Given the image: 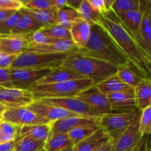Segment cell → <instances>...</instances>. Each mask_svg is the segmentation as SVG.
Returning <instances> with one entry per match:
<instances>
[{
  "label": "cell",
  "mask_w": 151,
  "mask_h": 151,
  "mask_svg": "<svg viewBox=\"0 0 151 151\" xmlns=\"http://www.w3.org/2000/svg\"><path fill=\"white\" fill-rule=\"evenodd\" d=\"M44 143L28 137H21L15 144L13 151H38L44 147Z\"/></svg>",
  "instance_id": "34"
},
{
  "label": "cell",
  "mask_w": 151,
  "mask_h": 151,
  "mask_svg": "<svg viewBox=\"0 0 151 151\" xmlns=\"http://www.w3.org/2000/svg\"><path fill=\"white\" fill-rule=\"evenodd\" d=\"M0 144H1V134H0Z\"/></svg>",
  "instance_id": "54"
},
{
  "label": "cell",
  "mask_w": 151,
  "mask_h": 151,
  "mask_svg": "<svg viewBox=\"0 0 151 151\" xmlns=\"http://www.w3.org/2000/svg\"><path fill=\"white\" fill-rule=\"evenodd\" d=\"M94 86L88 78L73 80L56 83L35 85L29 88L34 100L49 98L74 97L83 90Z\"/></svg>",
  "instance_id": "4"
},
{
  "label": "cell",
  "mask_w": 151,
  "mask_h": 151,
  "mask_svg": "<svg viewBox=\"0 0 151 151\" xmlns=\"http://www.w3.org/2000/svg\"><path fill=\"white\" fill-rule=\"evenodd\" d=\"M100 25L110 34L130 63L143 78H150V58L127 32L111 10L102 15Z\"/></svg>",
  "instance_id": "1"
},
{
  "label": "cell",
  "mask_w": 151,
  "mask_h": 151,
  "mask_svg": "<svg viewBox=\"0 0 151 151\" xmlns=\"http://www.w3.org/2000/svg\"><path fill=\"white\" fill-rule=\"evenodd\" d=\"M72 40H60L56 43L41 45H29L26 52L41 54H63L78 52Z\"/></svg>",
  "instance_id": "18"
},
{
  "label": "cell",
  "mask_w": 151,
  "mask_h": 151,
  "mask_svg": "<svg viewBox=\"0 0 151 151\" xmlns=\"http://www.w3.org/2000/svg\"><path fill=\"white\" fill-rule=\"evenodd\" d=\"M7 108L6 107V106H4V105L0 103V120H1V117H2L3 114H4V113L5 112V111L7 110Z\"/></svg>",
  "instance_id": "51"
},
{
  "label": "cell",
  "mask_w": 151,
  "mask_h": 151,
  "mask_svg": "<svg viewBox=\"0 0 151 151\" xmlns=\"http://www.w3.org/2000/svg\"><path fill=\"white\" fill-rule=\"evenodd\" d=\"M142 11L131 10L121 15L119 18L127 32L139 44V29L142 20Z\"/></svg>",
  "instance_id": "22"
},
{
  "label": "cell",
  "mask_w": 151,
  "mask_h": 151,
  "mask_svg": "<svg viewBox=\"0 0 151 151\" xmlns=\"http://www.w3.org/2000/svg\"><path fill=\"white\" fill-rule=\"evenodd\" d=\"M78 52L117 68L131 63L110 34L100 24L91 26L89 39L85 47L78 50Z\"/></svg>",
  "instance_id": "2"
},
{
  "label": "cell",
  "mask_w": 151,
  "mask_h": 151,
  "mask_svg": "<svg viewBox=\"0 0 151 151\" xmlns=\"http://www.w3.org/2000/svg\"><path fill=\"white\" fill-rule=\"evenodd\" d=\"M20 11L22 15L15 27L12 29L11 34L29 36L42 29V27L29 13H27L23 7L20 9Z\"/></svg>",
  "instance_id": "21"
},
{
  "label": "cell",
  "mask_w": 151,
  "mask_h": 151,
  "mask_svg": "<svg viewBox=\"0 0 151 151\" xmlns=\"http://www.w3.org/2000/svg\"><path fill=\"white\" fill-rule=\"evenodd\" d=\"M0 86L12 87L9 69H0Z\"/></svg>",
  "instance_id": "42"
},
{
  "label": "cell",
  "mask_w": 151,
  "mask_h": 151,
  "mask_svg": "<svg viewBox=\"0 0 151 151\" xmlns=\"http://www.w3.org/2000/svg\"><path fill=\"white\" fill-rule=\"evenodd\" d=\"M70 53L41 54L25 52L19 55L12 63L10 69H28L34 70L52 69L61 67L63 60Z\"/></svg>",
  "instance_id": "5"
},
{
  "label": "cell",
  "mask_w": 151,
  "mask_h": 151,
  "mask_svg": "<svg viewBox=\"0 0 151 151\" xmlns=\"http://www.w3.org/2000/svg\"><path fill=\"white\" fill-rule=\"evenodd\" d=\"M88 2L93 10L99 12L102 15L106 13L104 0H88Z\"/></svg>",
  "instance_id": "43"
},
{
  "label": "cell",
  "mask_w": 151,
  "mask_h": 151,
  "mask_svg": "<svg viewBox=\"0 0 151 151\" xmlns=\"http://www.w3.org/2000/svg\"><path fill=\"white\" fill-rule=\"evenodd\" d=\"M84 78L80 74L70 69L63 67L55 68L51 69V72L40 80L36 85H45V84L56 83L66 82V81H73V80L83 79Z\"/></svg>",
  "instance_id": "20"
},
{
  "label": "cell",
  "mask_w": 151,
  "mask_h": 151,
  "mask_svg": "<svg viewBox=\"0 0 151 151\" xmlns=\"http://www.w3.org/2000/svg\"><path fill=\"white\" fill-rule=\"evenodd\" d=\"M66 1H67V7L69 8L78 11L83 0H66Z\"/></svg>",
  "instance_id": "47"
},
{
  "label": "cell",
  "mask_w": 151,
  "mask_h": 151,
  "mask_svg": "<svg viewBox=\"0 0 151 151\" xmlns=\"http://www.w3.org/2000/svg\"><path fill=\"white\" fill-rule=\"evenodd\" d=\"M70 147H73V144L67 134L63 133L50 134L44 145L46 151H63Z\"/></svg>",
  "instance_id": "26"
},
{
  "label": "cell",
  "mask_w": 151,
  "mask_h": 151,
  "mask_svg": "<svg viewBox=\"0 0 151 151\" xmlns=\"http://www.w3.org/2000/svg\"><path fill=\"white\" fill-rule=\"evenodd\" d=\"M23 7L19 0H0V9L7 10H19Z\"/></svg>",
  "instance_id": "40"
},
{
  "label": "cell",
  "mask_w": 151,
  "mask_h": 151,
  "mask_svg": "<svg viewBox=\"0 0 151 151\" xmlns=\"http://www.w3.org/2000/svg\"><path fill=\"white\" fill-rule=\"evenodd\" d=\"M38 151H46V150H44V147H43V148H41V150H38Z\"/></svg>",
  "instance_id": "53"
},
{
  "label": "cell",
  "mask_w": 151,
  "mask_h": 151,
  "mask_svg": "<svg viewBox=\"0 0 151 151\" xmlns=\"http://www.w3.org/2000/svg\"><path fill=\"white\" fill-rule=\"evenodd\" d=\"M140 0H114L111 10L117 17L126 12L139 10Z\"/></svg>",
  "instance_id": "33"
},
{
  "label": "cell",
  "mask_w": 151,
  "mask_h": 151,
  "mask_svg": "<svg viewBox=\"0 0 151 151\" xmlns=\"http://www.w3.org/2000/svg\"><path fill=\"white\" fill-rule=\"evenodd\" d=\"M24 7L32 10H41L53 8L54 0H29Z\"/></svg>",
  "instance_id": "39"
},
{
  "label": "cell",
  "mask_w": 151,
  "mask_h": 151,
  "mask_svg": "<svg viewBox=\"0 0 151 151\" xmlns=\"http://www.w3.org/2000/svg\"><path fill=\"white\" fill-rule=\"evenodd\" d=\"M20 138L21 137L19 136V137H16V138L14 140H13V141L0 144V151H13L15 144H16V142H17Z\"/></svg>",
  "instance_id": "45"
},
{
  "label": "cell",
  "mask_w": 151,
  "mask_h": 151,
  "mask_svg": "<svg viewBox=\"0 0 151 151\" xmlns=\"http://www.w3.org/2000/svg\"><path fill=\"white\" fill-rule=\"evenodd\" d=\"M116 76L126 85L134 88L142 79V76L139 73L131 63L117 68Z\"/></svg>",
  "instance_id": "29"
},
{
  "label": "cell",
  "mask_w": 151,
  "mask_h": 151,
  "mask_svg": "<svg viewBox=\"0 0 151 151\" xmlns=\"http://www.w3.org/2000/svg\"><path fill=\"white\" fill-rule=\"evenodd\" d=\"M71 38L78 50L83 48L88 42L91 33V26L81 18L72 22L69 29Z\"/></svg>",
  "instance_id": "19"
},
{
  "label": "cell",
  "mask_w": 151,
  "mask_h": 151,
  "mask_svg": "<svg viewBox=\"0 0 151 151\" xmlns=\"http://www.w3.org/2000/svg\"><path fill=\"white\" fill-rule=\"evenodd\" d=\"M109 141L110 140L107 134L99 128L89 137L74 145L73 151H97Z\"/></svg>",
  "instance_id": "23"
},
{
  "label": "cell",
  "mask_w": 151,
  "mask_h": 151,
  "mask_svg": "<svg viewBox=\"0 0 151 151\" xmlns=\"http://www.w3.org/2000/svg\"><path fill=\"white\" fill-rule=\"evenodd\" d=\"M99 119L88 118L84 116H72L51 122V133L67 134L69 131L75 128L82 126L99 127Z\"/></svg>",
  "instance_id": "15"
},
{
  "label": "cell",
  "mask_w": 151,
  "mask_h": 151,
  "mask_svg": "<svg viewBox=\"0 0 151 151\" xmlns=\"http://www.w3.org/2000/svg\"><path fill=\"white\" fill-rule=\"evenodd\" d=\"M22 13L20 10L16 11L11 16L7 18L4 21L0 23V35H10L11 31L17 24Z\"/></svg>",
  "instance_id": "38"
},
{
  "label": "cell",
  "mask_w": 151,
  "mask_h": 151,
  "mask_svg": "<svg viewBox=\"0 0 151 151\" xmlns=\"http://www.w3.org/2000/svg\"><path fill=\"white\" fill-rule=\"evenodd\" d=\"M38 101L49 106H57L81 116L99 119L103 114L91 106L75 97L41 99Z\"/></svg>",
  "instance_id": "7"
},
{
  "label": "cell",
  "mask_w": 151,
  "mask_h": 151,
  "mask_svg": "<svg viewBox=\"0 0 151 151\" xmlns=\"http://www.w3.org/2000/svg\"><path fill=\"white\" fill-rule=\"evenodd\" d=\"M28 36L19 35H0V53L19 55L26 52L29 47Z\"/></svg>",
  "instance_id": "17"
},
{
  "label": "cell",
  "mask_w": 151,
  "mask_h": 151,
  "mask_svg": "<svg viewBox=\"0 0 151 151\" xmlns=\"http://www.w3.org/2000/svg\"><path fill=\"white\" fill-rule=\"evenodd\" d=\"M1 121L10 122L21 128L50 123V121L38 116L26 107L7 109L3 114Z\"/></svg>",
  "instance_id": "9"
},
{
  "label": "cell",
  "mask_w": 151,
  "mask_h": 151,
  "mask_svg": "<svg viewBox=\"0 0 151 151\" xmlns=\"http://www.w3.org/2000/svg\"><path fill=\"white\" fill-rule=\"evenodd\" d=\"M24 10L29 13L43 28L50 25L57 24V13L58 10L55 7L47 10H32L23 7Z\"/></svg>",
  "instance_id": "27"
},
{
  "label": "cell",
  "mask_w": 151,
  "mask_h": 151,
  "mask_svg": "<svg viewBox=\"0 0 151 151\" xmlns=\"http://www.w3.org/2000/svg\"><path fill=\"white\" fill-rule=\"evenodd\" d=\"M142 20L139 29V46L151 58V1H139Z\"/></svg>",
  "instance_id": "13"
},
{
  "label": "cell",
  "mask_w": 151,
  "mask_h": 151,
  "mask_svg": "<svg viewBox=\"0 0 151 151\" xmlns=\"http://www.w3.org/2000/svg\"><path fill=\"white\" fill-rule=\"evenodd\" d=\"M74 97L93 107L101 114L111 113V108L107 96L103 94L96 85L83 90Z\"/></svg>",
  "instance_id": "12"
},
{
  "label": "cell",
  "mask_w": 151,
  "mask_h": 151,
  "mask_svg": "<svg viewBox=\"0 0 151 151\" xmlns=\"http://www.w3.org/2000/svg\"><path fill=\"white\" fill-rule=\"evenodd\" d=\"M50 72L51 69H9L12 87L25 90H29L31 87L36 85L40 80L47 76Z\"/></svg>",
  "instance_id": "8"
},
{
  "label": "cell",
  "mask_w": 151,
  "mask_h": 151,
  "mask_svg": "<svg viewBox=\"0 0 151 151\" xmlns=\"http://www.w3.org/2000/svg\"><path fill=\"white\" fill-rule=\"evenodd\" d=\"M17 56L16 55H6L0 53V69H10L12 63Z\"/></svg>",
  "instance_id": "41"
},
{
  "label": "cell",
  "mask_w": 151,
  "mask_h": 151,
  "mask_svg": "<svg viewBox=\"0 0 151 151\" xmlns=\"http://www.w3.org/2000/svg\"><path fill=\"white\" fill-rule=\"evenodd\" d=\"M40 32L46 36L56 40H72L69 30L64 29L58 24L42 28Z\"/></svg>",
  "instance_id": "36"
},
{
  "label": "cell",
  "mask_w": 151,
  "mask_h": 151,
  "mask_svg": "<svg viewBox=\"0 0 151 151\" xmlns=\"http://www.w3.org/2000/svg\"><path fill=\"white\" fill-rule=\"evenodd\" d=\"M100 128L93 126H82L75 128L67 133L69 138L73 144V146L83 141L96 132Z\"/></svg>",
  "instance_id": "31"
},
{
  "label": "cell",
  "mask_w": 151,
  "mask_h": 151,
  "mask_svg": "<svg viewBox=\"0 0 151 151\" xmlns=\"http://www.w3.org/2000/svg\"><path fill=\"white\" fill-rule=\"evenodd\" d=\"M26 108L38 116L47 119L50 122L72 117V116H81L61 108L49 106V105L41 103L38 100H34Z\"/></svg>",
  "instance_id": "14"
},
{
  "label": "cell",
  "mask_w": 151,
  "mask_h": 151,
  "mask_svg": "<svg viewBox=\"0 0 151 151\" xmlns=\"http://www.w3.org/2000/svg\"><path fill=\"white\" fill-rule=\"evenodd\" d=\"M97 87L98 89L105 95L108 96L109 94L119 92V91H127L131 89V87L128 86L125 83H124L116 75H113L110 78H107L105 81H102L100 83L97 84Z\"/></svg>",
  "instance_id": "28"
},
{
  "label": "cell",
  "mask_w": 151,
  "mask_h": 151,
  "mask_svg": "<svg viewBox=\"0 0 151 151\" xmlns=\"http://www.w3.org/2000/svg\"><path fill=\"white\" fill-rule=\"evenodd\" d=\"M21 127L15 125L10 122L0 121V134L1 144L9 142L14 140L19 136Z\"/></svg>",
  "instance_id": "35"
},
{
  "label": "cell",
  "mask_w": 151,
  "mask_h": 151,
  "mask_svg": "<svg viewBox=\"0 0 151 151\" xmlns=\"http://www.w3.org/2000/svg\"><path fill=\"white\" fill-rule=\"evenodd\" d=\"M15 13H16V10H7L0 9V23L5 20V19H7L10 16H11Z\"/></svg>",
  "instance_id": "46"
},
{
  "label": "cell",
  "mask_w": 151,
  "mask_h": 151,
  "mask_svg": "<svg viewBox=\"0 0 151 151\" xmlns=\"http://www.w3.org/2000/svg\"><path fill=\"white\" fill-rule=\"evenodd\" d=\"M0 121H1V120H0Z\"/></svg>",
  "instance_id": "55"
},
{
  "label": "cell",
  "mask_w": 151,
  "mask_h": 151,
  "mask_svg": "<svg viewBox=\"0 0 151 151\" xmlns=\"http://www.w3.org/2000/svg\"><path fill=\"white\" fill-rule=\"evenodd\" d=\"M114 1V0H104V6L106 13L111 10V7Z\"/></svg>",
  "instance_id": "50"
},
{
  "label": "cell",
  "mask_w": 151,
  "mask_h": 151,
  "mask_svg": "<svg viewBox=\"0 0 151 151\" xmlns=\"http://www.w3.org/2000/svg\"><path fill=\"white\" fill-rule=\"evenodd\" d=\"M140 114L141 111H139L131 125L112 144L111 151H134L137 148L143 138V136L139 130Z\"/></svg>",
  "instance_id": "10"
},
{
  "label": "cell",
  "mask_w": 151,
  "mask_h": 151,
  "mask_svg": "<svg viewBox=\"0 0 151 151\" xmlns=\"http://www.w3.org/2000/svg\"><path fill=\"white\" fill-rule=\"evenodd\" d=\"M33 101L29 90L0 86V103L7 109L27 107Z\"/></svg>",
  "instance_id": "11"
},
{
  "label": "cell",
  "mask_w": 151,
  "mask_h": 151,
  "mask_svg": "<svg viewBox=\"0 0 151 151\" xmlns=\"http://www.w3.org/2000/svg\"><path fill=\"white\" fill-rule=\"evenodd\" d=\"M63 151H73V147H70V148H68L66 150H64Z\"/></svg>",
  "instance_id": "52"
},
{
  "label": "cell",
  "mask_w": 151,
  "mask_h": 151,
  "mask_svg": "<svg viewBox=\"0 0 151 151\" xmlns=\"http://www.w3.org/2000/svg\"><path fill=\"white\" fill-rule=\"evenodd\" d=\"M61 67L75 71L84 78L91 80L94 85L116 75L117 67L111 63L93 58L83 55L78 52L70 53Z\"/></svg>",
  "instance_id": "3"
},
{
  "label": "cell",
  "mask_w": 151,
  "mask_h": 151,
  "mask_svg": "<svg viewBox=\"0 0 151 151\" xmlns=\"http://www.w3.org/2000/svg\"><path fill=\"white\" fill-rule=\"evenodd\" d=\"M111 108V112H134L137 111L136 106L134 88L127 91L114 93L107 96Z\"/></svg>",
  "instance_id": "16"
},
{
  "label": "cell",
  "mask_w": 151,
  "mask_h": 151,
  "mask_svg": "<svg viewBox=\"0 0 151 151\" xmlns=\"http://www.w3.org/2000/svg\"><path fill=\"white\" fill-rule=\"evenodd\" d=\"M134 151H151L149 135L143 137L140 144Z\"/></svg>",
  "instance_id": "44"
},
{
  "label": "cell",
  "mask_w": 151,
  "mask_h": 151,
  "mask_svg": "<svg viewBox=\"0 0 151 151\" xmlns=\"http://www.w3.org/2000/svg\"><path fill=\"white\" fill-rule=\"evenodd\" d=\"M78 12L81 19L86 22L90 26L100 24L102 14L91 8L88 4V0H83Z\"/></svg>",
  "instance_id": "30"
},
{
  "label": "cell",
  "mask_w": 151,
  "mask_h": 151,
  "mask_svg": "<svg viewBox=\"0 0 151 151\" xmlns=\"http://www.w3.org/2000/svg\"><path fill=\"white\" fill-rule=\"evenodd\" d=\"M138 111L105 114L99 119V127L104 131L111 142L114 144L131 125Z\"/></svg>",
  "instance_id": "6"
},
{
  "label": "cell",
  "mask_w": 151,
  "mask_h": 151,
  "mask_svg": "<svg viewBox=\"0 0 151 151\" xmlns=\"http://www.w3.org/2000/svg\"><path fill=\"white\" fill-rule=\"evenodd\" d=\"M50 133H51V122L49 124L22 127L19 131V136L21 137H28L33 139L46 142V141L50 137Z\"/></svg>",
  "instance_id": "25"
},
{
  "label": "cell",
  "mask_w": 151,
  "mask_h": 151,
  "mask_svg": "<svg viewBox=\"0 0 151 151\" xmlns=\"http://www.w3.org/2000/svg\"><path fill=\"white\" fill-rule=\"evenodd\" d=\"M112 143L110 141L108 142L105 145H103L101 147L98 149L97 151H111Z\"/></svg>",
  "instance_id": "49"
},
{
  "label": "cell",
  "mask_w": 151,
  "mask_h": 151,
  "mask_svg": "<svg viewBox=\"0 0 151 151\" xmlns=\"http://www.w3.org/2000/svg\"><path fill=\"white\" fill-rule=\"evenodd\" d=\"M139 130L142 135H150L151 132V106L141 111Z\"/></svg>",
  "instance_id": "37"
},
{
  "label": "cell",
  "mask_w": 151,
  "mask_h": 151,
  "mask_svg": "<svg viewBox=\"0 0 151 151\" xmlns=\"http://www.w3.org/2000/svg\"><path fill=\"white\" fill-rule=\"evenodd\" d=\"M134 97L137 108L142 111L151 106V81L150 78H142L137 86L134 88Z\"/></svg>",
  "instance_id": "24"
},
{
  "label": "cell",
  "mask_w": 151,
  "mask_h": 151,
  "mask_svg": "<svg viewBox=\"0 0 151 151\" xmlns=\"http://www.w3.org/2000/svg\"></svg>",
  "instance_id": "56"
},
{
  "label": "cell",
  "mask_w": 151,
  "mask_h": 151,
  "mask_svg": "<svg viewBox=\"0 0 151 151\" xmlns=\"http://www.w3.org/2000/svg\"><path fill=\"white\" fill-rule=\"evenodd\" d=\"M79 18H81V16L77 10L66 7L58 10L57 24L64 29L69 30L72 22Z\"/></svg>",
  "instance_id": "32"
},
{
  "label": "cell",
  "mask_w": 151,
  "mask_h": 151,
  "mask_svg": "<svg viewBox=\"0 0 151 151\" xmlns=\"http://www.w3.org/2000/svg\"><path fill=\"white\" fill-rule=\"evenodd\" d=\"M54 7L57 9V10L68 7L67 1L66 0H54Z\"/></svg>",
  "instance_id": "48"
}]
</instances>
